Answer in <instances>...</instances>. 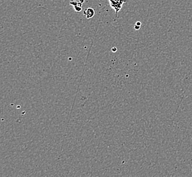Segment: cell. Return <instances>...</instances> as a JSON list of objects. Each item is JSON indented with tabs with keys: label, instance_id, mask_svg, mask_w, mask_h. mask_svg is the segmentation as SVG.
<instances>
[{
	"label": "cell",
	"instance_id": "6da1fadb",
	"mask_svg": "<svg viewBox=\"0 0 192 177\" xmlns=\"http://www.w3.org/2000/svg\"><path fill=\"white\" fill-rule=\"evenodd\" d=\"M110 2V5L113 8L116 10V15H117L121 9L123 3H125V1H122V0H109Z\"/></svg>",
	"mask_w": 192,
	"mask_h": 177
},
{
	"label": "cell",
	"instance_id": "7a4b0ae2",
	"mask_svg": "<svg viewBox=\"0 0 192 177\" xmlns=\"http://www.w3.org/2000/svg\"><path fill=\"white\" fill-rule=\"evenodd\" d=\"M84 15L86 16L87 19L93 18L95 15V10L93 8H88L84 11Z\"/></svg>",
	"mask_w": 192,
	"mask_h": 177
},
{
	"label": "cell",
	"instance_id": "3957f363",
	"mask_svg": "<svg viewBox=\"0 0 192 177\" xmlns=\"http://www.w3.org/2000/svg\"><path fill=\"white\" fill-rule=\"evenodd\" d=\"M82 3L81 2H80L79 1V3H78V4L77 6H74V10L75 11H77V12H80L82 10Z\"/></svg>",
	"mask_w": 192,
	"mask_h": 177
},
{
	"label": "cell",
	"instance_id": "277c9868",
	"mask_svg": "<svg viewBox=\"0 0 192 177\" xmlns=\"http://www.w3.org/2000/svg\"><path fill=\"white\" fill-rule=\"evenodd\" d=\"M78 3H79V1H70V5H72L73 6H77Z\"/></svg>",
	"mask_w": 192,
	"mask_h": 177
},
{
	"label": "cell",
	"instance_id": "5b68a950",
	"mask_svg": "<svg viewBox=\"0 0 192 177\" xmlns=\"http://www.w3.org/2000/svg\"><path fill=\"white\" fill-rule=\"evenodd\" d=\"M140 28H141V26H139V25H135L134 26V29H136V30H138Z\"/></svg>",
	"mask_w": 192,
	"mask_h": 177
},
{
	"label": "cell",
	"instance_id": "8992f818",
	"mask_svg": "<svg viewBox=\"0 0 192 177\" xmlns=\"http://www.w3.org/2000/svg\"><path fill=\"white\" fill-rule=\"evenodd\" d=\"M117 48H116V47H113V48H112V51L114 52V53H115V52L117 51Z\"/></svg>",
	"mask_w": 192,
	"mask_h": 177
},
{
	"label": "cell",
	"instance_id": "52a82bcc",
	"mask_svg": "<svg viewBox=\"0 0 192 177\" xmlns=\"http://www.w3.org/2000/svg\"><path fill=\"white\" fill-rule=\"evenodd\" d=\"M136 25H139V26H141V23L140 22V21H138V22H136Z\"/></svg>",
	"mask_w": 192,
	"mask_h": 177
},
{
	"label": "cell",
	"instance_id": "ba28073f",
	"mask_svg": "<svg viewBox=\"0 0 192 177\" xmlns=\"http://www.w3.org/2000/svg\"><path fill=\"white\" fill-rule=\"evenodd\" d=\"M79 1H80V2H81V3L82 4V3H83V2L85 1V0H79Z\"/></svg>",
	"mask_w": 192,
	"mask_h": 177
},
{
	"label": "cell",
	"instance_id": "9c48e42d",
	"mask_svg": "<svg viewBox=\"0 0 192 177\" xmlns=\"http://www.w3.org/2000/svg\"><path fill=\"white\" fill-rule=\"evenodd\" d=\"M122 1H125V2H126V1H127V0H122Z\"/></svg>",
	"mask_w": 192,
	"mask_h": 177
}]
</instances>
